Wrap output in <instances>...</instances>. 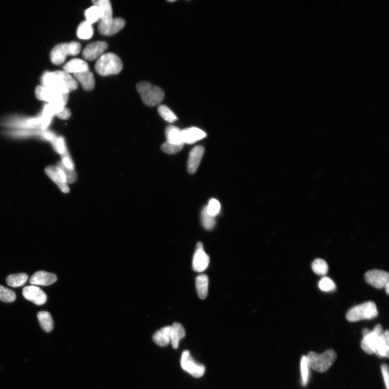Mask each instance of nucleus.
Instances as JSON below:
<instances>
[{
    "label": "nucleus",
    "mask_w": 389,
    "mask_h": 389,
    "mask_svg": "<svg viewBox=\"0 0 389 389\" xmlns=\"http://www.w3.org/2000/svg\"><path fill=\"white\" fill-rule=\"evenodd\" d=\"M59 75L60 76L65 86L68 88L69 92L77 89L78 87V82L73 76L64 70H57Z\"/></svg>",
    "instance_id": "31"
},
{
    "label": "nucleus",
    "mask_w": 389,
    "mask_h": 389,
    "mask_svg": "<svg viewBox=\"0 0 389 389\" xmlns=\"http://www.w3.org/2000/svg\"><path fill=\"white\" fill-rule=\"evenodd\" d=\"M107 49V44L102 41L92 43L86 47L82 55L86 60H95L101 57Z\"/></svg>",
    "instance_id": "13"
},
{
    "label": "nucleus",
    "mask_w": 389,
    "mask_h": 389,
    "mask_svg": "<svg viewBox=\"0 0 389 389\" xmlns=\"http://www.w3.org/2000/svg\"><path fill=\"white\" fill-rule=\"evenodd\" d=\"M312 269L318 275H325L328 272L327 263L321 258H317L312 263Z\"/></svg>",
    "instance_id": "32"
},
{
    "label": "nucleus",
    "mask_w": 389,
    "mask_h": 389,
    "mask_svg": "<svg viewBox=\"0 0 389 389\" xmlns=\"http://www.w3.org/2000/svg\"><path fill=\"white\" fill-rule=\"evenodd\" d=\"M182 130L174 126H170L166 130L167 143L173 145H184L182 139Z\"/></svg>",
    "instance_id": "26"
},
{
    "label": "nucleus",
    "mask_w": 389,
    "mask_h": 389,
    "mask_svg": "<svg viewBox=\"0 0 389 389\" xmlns=\"http://www.w3.org/2000/svg\"><path fill=\"white\" fill-rule=\"evenodd\" d=\"M64 71L69 74H74L88 71L89 66L84 60L80 58H74L68 61L63 67Z\"/></svg>",
    "instance_id": "19"
},
{
    "label": "nucleus",
    "mask_w": 389,
    "mask_h": 389,
    "mask_svg": "<svg viewBox=\"0 0 389 389\" xmlns=\"http://www.w3.org/2000/svg\"><path fill=\"white\" fill-rule=\"evenodd\" d=\"M86 21L93 25L98 21H100L102 17L101 10L97 6L94 5L88 8L85 13Z\"/></svg>",
    "instance_id": "30"
},
{
    "label": "nucleus",
    "mask_w": 389,
    "mask_h": 389,
    "mask_svg": "<svg viewBox=\"0 0 389 389\" xmlns=\"http://www.w3.org/2000/svg\"><path fill=\"white\" fill-rule=\"evenodd\" d=\"M123 64L119 56L113 53H106L97 61L95 68L97 72L102 76H109L120 73Z\"/></svg>",
    "instance_id": "2"
},
{
    "label": "nucleus",
    "mask_w": 389,
    "mask_h": 389,
    "mask_svg": "<svg viewBox=\"0 0 389 389\" xmlns=\"http://www.w3.org/2000/svg\"><path fill=\"white\" fill-rule=\"evenodd\" d=\"M56 166L63 171L68 184H72L77 180L78 176L75 170L67 168L64 166L62 161L57 162Z\"/></svg>",
    "instance_id": "36"
},
{
    "label": "nucleus",
    "mask_w": 389,
    "mask_h": 389,
    "mask_svg": "<svg viewBox=\"0 0 389 389\" xmlns=\"http://www.w3.org/2000/svg\"><path fill=\"white\" fill-rule=\"evenodd\" d=\"M61 157L62 158V160L61 161L64 166L68 169L74 170V164L71 157L70 156L69 153L68 154L64 155Z\"/></svg>",
    "instance_id": "42"
},
{
    "label": "nucleus",
    "mask_w": 389,
    "mask_h": 389,
    "mask_svg": "<svg viewBox=\"0 0 389 389\" xmlns=\"http://www.w3.org/2000/svg\"><path fill=\"white\" fill-rule=\"evenodd\" d=\"M184 145H173L165 143L161 146V149L168 154H174L180 151Z\"/></svg>",
    "instance_id": "40"
},
{
    "label": "nucleus",
    "mask_w": 389,
    "mask_h": 389,
    "mask_svg": "<svg viewBox=\"0 0 389 389\" xmlns=\"http://www.w3.org/2000/svg\"><path fill=\"white\" fill-rule=\"evenodd\" d=\"M204 152V147L196 146L190 153L188 160V170L190 174L195 173L200 162H201Z\"/></svg>",
    "instance_id": "15"
},
{
    "label": "nucleus",
    "mask_w": 389,
    "mask_h": 389,
    "mask_svg": "<svg viewBox=\"0 0 389 389\" xmlns=\"http://www.w3.org/2000/svg\"><path fill=\"white\" fill-rule=\"evenodd\" d=\"M318 287L320 290L324 292H333L337 289L334 282L327 277H324L320 281Z\"/></svg>",
    "instance_id": "37"
},
{
    "label": "nucleus",
    "mask_w": 389,
    "mask_h": 389,
    "mask_svg": "<svg viewBox=\"0 0 389 389\" xmlns=\"http://www.w3.org/2000/svg\"><path fill=\"white\" fill-rule=\"evenodd\" d=\"M56 115L62 120H67L71 116V112L69 109L65 107Z\"/></svg>",
    "instance_id": "44"
},
{
    "label": "nucleus",
    "mask_w": 389,
    "mask_h": 389,
    "mask_svg": "<svg viewBox=\"0 0 389 389\" xmlns=\"http://www.w3.org/2000/svg\"><path fill=\"white\" fill-rule=\"evenodd\" d=\"M43 86L50 88L62 94H69V91L64 85L57 70L55 72H46L41 77Z\"/></svg>",
    "instance_id": "8"
},
{
    "label": "nucleus",
    "mask_w": 389,
    "mask_h": 389,
    "mask_svg": "<svg viewBox=\"0 0 389 389\" xmlns=\"http://www.w3.org/2000/svg\"><path fill=\"white\" fill-rule=\"evenodd\" d=\"M57 280V276L54 274L39 271L32 276L29 282L33 285L47 286L54 284Z\"/></svg>",
    "instance_id": "18"
},
{
    "label": "nucleus",
    "mask_w": 389,
    "mask_h": 389,
    "mask_svg": "<svg viewBox=\"0 0 389 389\" xmlns=\"http://www.w3.org/2000/svg\"><path fill=\"white\" fill-rule=\"evenodd\" d=\"M37 97L48 103H62L66 105L69 94H62L43 86H38L35 89Z\"/></svg>",
    "instance_id": "6"
},
{
    "label": "nucleus",
    "mask_w": 389,
    "mask_h": 389,
    "mask_svg": "<svg viewBox=\"0 0 389 389\" xmlns=\"http://www.w3.org/2000/svg\"><path fill=\"white\" fill-rule=\"evenodd\" d=\"M201 221L204 228L207 230L213 229L215 226V217L210 215L208 213L206 206L202 211Z\"/></svg>",
    "instance_id": "33"
},
{
    "label": "nucleus",
    "mask_w": 389,
    "mask_h": 389,
    "mask_svg": "<svg viewBox=\"0 0 389 389\" xmlns=\"http://www.w3.org/2000/svg\"><path fill=\"white\" fill-rule=\"evenodd\" d=\"M16 299L15 293L9 289L0 285V300L6 303H11Z\"/></svg>",
    "instance_id": "35"
},
{
    "label": "nucleus",
    "mask_w": 389,
    "mask_h": 389,
    "mask_svg": "<svg viewBox=\"0 0 389 389\" xmlns=\"http://www.w3.org/2000/svg\"><path fill=\"white\" fill-rule=\"evenodd\" d=\"M171 326L162 328L153 335L152 339L158 346H166L171 343Z\"/></svg>",
    "instance_id": "22"
},
{
    "label": "nucleus",
    "mask_w": 389,
    "mask_h": 389,
    "mask_svg": "<svg viewBox=\"0 0 389 389\" xmlns=\"http://www.w3.org/2000/svg\"><path fill=\"white\" fill-rule=\"evenodd\" d=\"M365 281L369 285L377 289L385 288L389 280V275L385 271L372 270L368 271L364 276Z\"/></svg>",
    "instance_id": "10"
},
{
    "label": "nucleus",
    "mask_w": 389,
    "mask_h": 389,
    "mask_svg": "<svg viewBox=\"0 0 389 389\" xmlns=\"http://www.w3.org/2000/svg\"><path fill=\"white\" fill-rule=\"evenodd\" d=\"M381 370L383 379H384L386 389H389V368L388 365L386 364H382Z\"/></svg>",
    "instance_id": "43"
},
{
    "label": "nucleus",
    "mask_w": 389,
    "mask_h": 389,
    "mask_svg": "<svg viewBox=\"0 0 389 389\" xmlns=\"http://www.w3.org/2000/svg\"><path fill=\"white\" fill-rule=\"evenodd\" d=\"M209 279L205 275H200L196 279V288L198 297L202 299L207 297L208 292Z\"/></svg>",
    "instance_id": "25"
},
{
    "label": "nucleus",
    "mask_w": 389,
    "mask_h": 389,
    "mask_svg": "<svg viewBox=\"0 0 389 389\" xmlns=\"http://www.w3.org/2000/svg\"><path fill=\"white\" fill-rule=\"evenodd\" d=\"M45 172L49 176V178L55 183L61 192L64 193L69 192L70 190L66 177L60 168L57 166H49L45 168Z\"/></svg>",
    "instance_id": "9"
},
{
    "label": "nucleus",
    "mask_w": 389,
    "mask_h": 389,
    "mask_svg": "<svg viewBox=\"0 0 389 389\" xmlns=\"http://www.w3.org/2000/svg\"><path fill=\"white\" fill-rule=\"evenodd\" d=\"M206 207H207L208 213L214 217L219 214L221 210L220 202L214 198L210 200L208 205L206 206Z\"/></svg>",
    "instance_id": "39"
},
{
    "label": "nucleus",
    "mask_w": 389,
    "mask_h": 389,
    "mask_svg": "<svg viewBox=\"0 0 389 389\" xmlns=\"http://www.w3.org/2000/svg\"><path fill=\"white\" fill-rule=\"evenodd\" d=\"M38 318L41 328L46 333L51 332L54 328V321L48 311H40L38 314Z\"/></svg>",
    "instance_id": "27"
},
{
    "label": "nucleus",
    "mask_w": 389,
    "mask_h": 389,
    "mask_svg": "<svg viewBox=\"0 0 389 389\" xmlns=\"http://www.w3.org/2000/svg\"><path fill=\"white\" fill-rule=\"evenodd\" d=\"M385 288V290H386L387 294H389V282H388V284H387L386 285Z\"/></svg>",
    "instance_id": "45"
},
{
    "label": "nucleus",
    "mask_w": 389,
    "mask_h": 389,
    "mask_svg": "<svg viewBox=\"0 0 389 389\" xmlns=\"http://www.w3.org/2000/svg\"><path fill=\"white\" fill-rule=\"evenodd\" d=\"M186 336L185 329L179 323L175 322L171 326L170 339L171 343L175 349L178 348L181 340Z\"/></svg>",
    "instance_id": "20"
},
{
    "label": "nucleus",
    "mask_w": 389,
    "mask_h": 389,
    "mask_svg": "<svg viewBox=\"0 0 389 389\" xmlns=\"http://www.w3.org/2000/svg\"><path fill=\"white\" fill-rule=\"evenodd\" d=\"M181 365L183 370L191 374L194 378H199V377L203 376L205 373L204 365L196 362L191 356L190 352L187 350L182 353Z\"/></svg>",
    "instance_id": "7"
},
{
    "label": "nucleus",
    "mask_w": 389,
    "mask_h": 389,
    "mask_svg": "<svg viewBox=\"0 0 389 389\" xmlns=\"http://www.w3.org/2000/svg\"><path fill=\"white\" fill-rule=\"evenodd\" d=\"M376 355L380 358L389 356V332L388 330L381 336L377 347Z\"/></svg>",
    "instance_id": "24"
},
{
    "label": "nucleus",
    "mask_w": 389,
    "mask_h": 389,
    "mask_svg": "<svg viewBox=\"0 0 389 389\" xmlns=\"http://www.w3.org/2000/svg\"><path fill=\"white\" fill-rule=\"evenodd\" d=\"M125 25V21L121 18H113L107 22H99L98 30L106 36L114 35L120 32Z\"/></svg>",
    "instance_id": "14"
},
{
    "label": "nucleus",
    "mask_w": 389,
    "mask_h": 389,
    "mask_svg": "<svg viewBox=\"0 0 389 389\" xmlns=\"http://www.w3.org/2000/svg\"><path fill=\"white\" fill-rule=\"evenodd\" d=\"M68 55H71L69 43H63L54 47L50 52V57L53 63L60 65L66 60Z\"/></svg>",
    "instance_id": "17"
},
{
    "label": "nucleus",
    "mask_w": 389,
    "mask_h": 389,
    "mask_svg": "<svg viewBox=\"0 0 389 389\" xmlns=\"http://www.w3.org/2000/svg\"><path fill=\"white\" fill-rule=\"evenodd\" d=\"M92 25L86 21L82 22L78 28V37L82 40H89L92 38L94 34Z\"/></svg>",
    "instance_id": "29"
},
{
    "label": "nucleus",
    "mask_w": 389,
    "mask_h": 389,
    "mask_svg": "<svg viewBox=\"0 0 389 389\" xmlns=\"http://www.w3.org/2000/svg\"><path fill=\"white\" fill-rule=\"evenodd\" d=\"M209 262V257L204 251L203 244L198 243L193 260L194 270L198 273L202 272L208 268Z\"/></svg>",
    "instance_id": "11"
},
{
    "label": "nucleus",
    "mask_w": 389,
    "mask_h": 389,
    "mask_svg": "<svg viewBox=\"0 0 389 389\" xmlns=\"http://www.w3.org/2000/svg\"><path fill=\"white\" fill-rule=\"evenodd\" d=\"M337 358V353L332 349L327 350L322 353L311 351L306 356L309 367L320 373L326 372Z\"/></svg>",
    "instance_id": "1"
},
{
    "label": "nucleus",
    "mask_w": 389,
    "mask_h": 389,
    "mask_svg": "<svg viewBox=\"0 0 389 389\" xmlns=\"http://www.w3.org/2000/svg\"><path fill=\"white\" fill-rule=\"evenodd\" d=\"M379 315L376 304L372 301L363 303L353 306L347 311L346 317L350 322H356L364 320L374 319Z\"/></svg>",
    "instance_id": "3"
},
{
    "label": "nucleus",
    "mask_w": 389,
    "mask_h": 389,
    "mask_svg": "<svg viewBox=\"0 0 389 389\" xmlns=\"http://www.w3.org/2000/svg\"><path fill=\"white\" fill-rule=\"evenodd\" d=\"M93 3L101 10L102 17L99 22H107L113 19V10L108 0H94Z\"/></svg>",
    "instance_id": "23"
},
{
    "label": "nucleus",
    "mask_w": 389,
    "mask_h": 389,
    "mask_svg": "<svg viewBox=\"0 0 389 389\" xmlns=\"http://www.w3.org/2000/svg\"><path fill=\"white\" fill-rule=\"evenodd\" d=\"M74 76L76 81L79 82L85 90L91 91L95 87V79H94L93 74L90 70L74 74Z\"/></svg>",
    "instance_id": "21"
},
{
    "label": "nucleus",
    "mask_w": 389,
    "mask_h": 389,
    "mask_svg": "<svg viewBox=\"0 0 389 389\" xmlns=\"http://www.w3.org/2000/svg\"><path fill=\"white\" fill-rule=\"evenodd\" d=\"M383 333L384 332L381 324L375 326L373 331L368 329H363V338L361 343L362 350L369 355L376 354L377 345Z\"/></svg>",
    "instance_id": "5"
},
{
    "label": "nucleus",
    "mask_w": 389,
    "mask_h": 389,
    "mask_svg": "<svg viewBox=\"0 0 389 389\" xmlns=\"http://www.w3.org/2000/svg\"><path fill=\"white\" fill-rule=\"evenodd\" d=\"M22 294L27 300L38 305L44 304L47 300V296L45 292L35 286L23 288Z\"/></svg>",
    "instance_id": "12"
},
{
    "label": "nucleus",
    "mask_w": 389,
    "mask_h": 389,
    "mask_svg": "<svg viewBox=\"0 0 389 389\" xmlns=\"http://www.w3.org/2000/svg\"><path fill=\"white\" fill-rule=\"evenodd\" d=\"M28 276L26 273L11 274L6 278L7 284L14 288L24 285L27 281Z\"/></svg>",
    "instance_id": "28"
},
{
    "label": "nucleus",
    "mask_w": 389,
    "mask_h": 389,
    "mask_svg": "<svg viewBox=\"0 0 389 389\" xmlns=\"http://www.w3.org/2000/svg\"><path fill=\"white\" fill-rule=\"evenodd\" d=\"M158 111L163 119L169 123H173L178 120V117L174 112L166 105L159 106Z\"/></svg>",
    "instance_id": "34"
},
{
    "label": "nucleus",
    "mask_w": 389,
    "mask_h": 389,
    "mask_svg": "<svg viewBox=\"0 0 389 389\" xmlns=\"http://www.w3.org/2000/svg\"><path fill=\"white\" fill-rule=\"evenodd\" d=\"M182 139L184 144L192 145L201 140L207 136V134L196 127H191L182 130Z\"/></svg>",
    "instance_id": "16"
},
{
    "label": "nucleus",
    "mask_w": 389,
    "mask_h": 389,
    "mask_svg": "<svg viewBox=\"0 0 389 389\" xmlns=\"http://www.w3.org/2000/svg\"><path fill=\"white\" fill-rule=\"evenodd\" d=\"M309 365L306 356H303L300 361V370H301V375L302 383L303 386H306L308 383L309 377Z\"/></svg>",
    "instance_id": "38"
},
{
    "label": "nucleus",
    "mask_w": 389,
    "mask_h": 389,
    "mask_svg": "<svg viewBox=\"0 0 389 389\" xmlns=\"http://www.w3.org/2000/svg\"><path fill=\"white\" fill-rule=\"evenodd\" d=\"M137 89L144 102L150 107L160 104L164 99V93L160 88L148 82H141Z\"/></svg>",
    "instance_id": "4"
},
{
    "label": "nucleus",
    "mask_w": 389,
    "mask_h": 389,
    "mask_svg": "<svg viewBox=\"0 0 389 389\" xmlns=\"http://www.w3.org/2000/svg\"><path fill=\"white\" fill-rule=\"evenodd\" d=\"M53 148H54L55 150L59 153L61 156L68 153L66 143H65V140L62 137L57 138L56 142L55 145L53 146Z\"/></svg>",
    "instance_id": "41"
}]
</instances>
